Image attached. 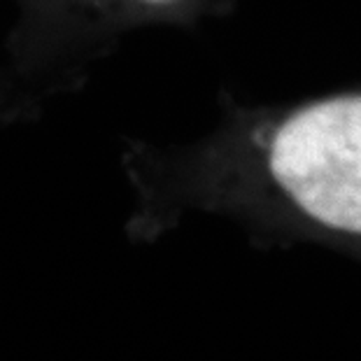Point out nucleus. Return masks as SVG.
Listing matches in <instances>:
<instances>
[{"instance_id":"nucleus-2","label":"nucleus","mask_w":361,"mask_h":361,"mask_svg":"<svg viewBox=\"0 0 361 361\" xmlns=\"http://www.w3.org/2000/svg\"><path fill=\"white\" fill-rule=\"evenodd\" d=\"M44 26L103 35L166 17L184 0H24Z\"/></svg>"},{"instance_id":"nucleus-1","label":"nucleus","mask_w":361,"mask_h":361,"mask_svg":"<svg viewBox=\"0 0 361 361\" xmlns=\"http://www.w3.org/2000/svg\"><path fill=\"white\" fill-rule=\"evenodd\" d=\"M261 184L291 224L361 245V96L324 98L278 121L261 152Z\"/></svg>"}]
</instances>
